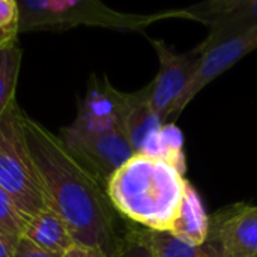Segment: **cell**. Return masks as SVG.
Wrapping results in <instances>:
<instances>
[{
    "instance_id": "obj_1",
    "label": "cell",
    "mask_w": 257,
    "mask_h": 257,
    "mask_svg": "<svg viewBox=\"0 0 257 257\" xmlns=\"http://www.w3.org/2000/svg\"><path fill=\"white\" fill-rule=\"evenodd\" d=\"M27 143L39 172L47 206L68 224L77 244L120 257L125 241L116 232L114 208L105 187L68 151L63 140L24 116Z\"/></svg>"
},
{
    "instance_id": "obj_2",
    "label": "cell",
    "mask_w": 257,
    "mask_h": 257,
    "mask_svg": "<svg viewBox=\"0 0 257 257\" xmlns=\"http://www.w3.org/2000/svg\"><path fill=\"white\" fill-rule=\"evenodd\" d=\"M188 181L167 163L134 155L107 182L114 211L151 232H170Z\"/></svg>"
},
{
    "instance_id": "obj_3",
    "label": "cell",
    "mask_w": 257,
    "mask_h": 257,
    "mask_svg": "<svg viewBox=\"0 0 257 257\" xmlns=\"http://www.w3.org/2000/svg\"><path fill=\"white\" fill-rule=\"evenodd\" d=\"M24 116L26 113L18 104L12 102L0 117V187L12 197L29 221L48 206L27 143Z\"/></svg>"
},
{
    "instance_id": "obj_4",
    "label": "cell",
    "mask_w": 257,
    "mask_h": 257,
    "mask_svg": "<svg viewBox=\"0 0 257 257\" xmlns=\"http://www.w3.org/2000/svg\"><path fill=\"white\" fill-rule=\"evenodd\" d=\"M173 18L199 21L208 27L206 38L196 47L203 54L221 42L257 26V0H206L172 9Z\"/></svg>"
},
{
    "instance_id": "obj_5",
    "label": "cell",
    "mask_w": 257,
    "mask_h": 257,
    "mask_svg": "<svg viewBox=\"0 0 257 257\" xmlns=\"http://www.w3.org/2000/svg\"><path fill=\"white\" fill-rule=\"evenodd\" d=\"M154 45L160 69L151 83V107L155 114L164 122H172L175 111L190 86L197 69L200 53L193 48L187 53L172 50L164 41L149 39Z\"/></svg>"
},
{
    "instance_id": "obj_6",
    "label": "cell",
    "mask_w": 257,
    "mask_h": 257,
    "mask_svg": "<svg viewBox=\"0 0 257 257\" xmlns=\"http://www.w3.org/2000/svg\"><path fill=\"white\" fill-rule=\"evenodd\" d=\"M62 140L78 163L104 187L108 179L136 155L122 130L105 134H75L63 128Z\"/></svg>"
},
{
    "instance_id": "obj_7",
    "label": "cell",
    "mask_w": 257,
    "mask_h": 257,
    "mask_svg": "<svg viewBox=\"0 0 257 257\" xmlns=\"http://www.w3.org/2000/svg\"><path fill=\"white\" fill-rule=\"evenodd\" d=\"M203 245L212 257H257V205H232L209 217Z\"/></svg>"
},
{
    "instance_id": "obj_8",
    "label": "cell",
    "mask_w": 257,
    "mask_h": 257,
    "mask_svg": "<svg viewBox=\"0 0 257 257\" xmlns=\"http://www.w3.org/2000/svg\"><path fill=\"white\" fill-rule=\"evenodd\" d=\"M125 93L116 90L104 77H90L86 95L80 101L75 120L66 126L75 134H105L123 131Z\"/></svg>"
},
{
    "instance_id": "obj_9",
    "label": "cell",
    "mask_w": 257,
    "mask_h": 257,
    "mask_svg": "<svg viewBox=\"0 0 257 257\" xmlns=\"http://www.w3.org/2000/svg\"><path fill=\"white\" fill-rule=\"evenodd\" d=\"M257 48V26L232 38L220 45L211 48L209 51L200 54V60L197 65V69L193 75V80L190 86L187 87L176 111L173 116V120L185 110V107L193 101V98L211 81H214L217 77H220L223 72H226L230 66H233L236 62H239L244 56L254 51ZM172 120V122H173Z\"/></svg>"
},
{
    "instance_id": "obj_10",
    "label": "cell",
    "mask_w": 257,
    "mask_h": 257,
    "mask_svg": "<svg viewBox=\"0 0 257 257\" xmlns=\"http://www.w3.org/2000/svg\"><path fill=\"white\" fill-rule=\"evenodd\" d=\"M164 122L151 107V83L143 89L125 93L123 131L136 155H143L163 128Z\"/></svg>"
},
{
    "instance_id": "obj_11",
    "label": "cell",
    "mask_w": 257,
    "mask_h": 257,
    "mask_svg": "<svg viewBox=\"0 0 257 257\" xmlns=\"http://www.w3.org/2000/svg\"><path fill=\"white\" fill-rule=\"evenodd\" d=\"M167 233L193 247H200L208 239L209 215L205 211L200 194L190 182L187 184L178 218Z\"/></svg>"
},
{
    "instance_id": "obj_12",
    "label": "cell",
    "mask_w": 257,
    "mask_h": 257,
    "mask_svg": "<svg viewBox=\"0 0 257 257\" xmlns=\"http://www.w3.org/2000/svg\"><path fill=\"white\" fill-rule=\"evenodd\" d=\"M24 238L54 254H63L77 244L65 220L50 208L27 221Z\"/></svg>"
},
{
    "instance_id": "obj_13",
    "label": "cell",
    "mask_w": 257,
    "mask_h": 257,
    "mask_svg": "<svg viewBox=\"0 0 257 257\" xmlns=\"http://www.w3.org/2000/svg\"><path fill=\"white\" fill-rule=\"evenodd\" d=\"M145 157L157 158L169 166L175 167L179 173L185 175L187 172V161L184 154V136L181 130L173 123L167 122L154 137L151 145L148 146Z\"/></svg>"
},
{
    "instance_id": "obj_14",
    "label": "cell",
    "mask_w": 257,
    "mask_h": 257,
    "mask_svg": "<svg viewBox=\"0 0 257 257\" xmlns=\"http://www.w3.org/2000/svg\"><path fill=\"white\" fill-rule=\"evenodd\" d=\"M134 233L152 257H212L205 245L193 247L184 244L167 232H151L145 229Z\"/></svg>"
},
{
    "instance_id": "obj_15",
    "label": "cell",
    "mask_w": 257,
    "mask_h": 257,
    "mask_svg": "<svg viewBox=\"0 0 257 257\" xmlns=\"http://www.w3.org/2000/svg\"><path fill=\"white\" fill-rule=\"evenodd\" d=\"M23 51L17 41L0 48V117L15 102V89Z\"/></svg>"
},
{
    "instance_id": "obj_16",
    "label": "cell",
    "mask_w": 257,
    "mask_h": 257,
    "mask_svg": "<svg viewBox=\"0 0 257 257\" xmlns=\"http://www.w3.org/2000/svg\"><path fill=\"white\" fill-rule=\"evenodd\" d=\"M26 224L27 220L17 203L0 187V239L11 253L24 236Z\"/></svg>"
},
{
    "instance_id": "obj_17",
    "label": "cell",
    "mask_w": 257,
    "mask_h": 257,
    "mask_svg": "<svg viewBox=\"0 0 257 257\" xmlns=\"http://www.w3.org/2000/svg\"><path fill=\"white\" fill-rule=\"evenodd\" d=\"M20 24V5L14 0H0V30L17 33Z\"/></svg>"
},
{
    "instance_id": "obj_18",
    "label": "cell",
    "mask_w": 257,
    "mask_h": 257,
    "mask_svg": "<svg viewBox=\"0 0 257 257\" xmlns=\"http://www.w3.org/2000/svg\"><path fill=\"white\" fill-rule=\"evenodd\" d=\"M62 254H54L50 251L42 250L41 247H38L36 244H33L32 241H29L27 238H21L20 242L17 244V247L12 250L11 257H60Z\"/></svg>"
},
{
    "instance_id": "obj_19",
    "label": "cell",
    "mask_w": 257,
    "mask_h": 257,
    "mask_svg": "<svg viewBox=\"0 0 257 257\" xmlns=\"http://www.w3.org/2000/svg\"><path fill=\"white\" fill-rule=\"evenodd\" d=\"M120 257H152L149 250L145 247V244L136 236V233L133 232L126 239H125V245L123 250L120 253Z\"/></svg>"
},
{
    "instance_id": "obj_20",
    "label": "cell",
    "mask_w": 257,
    "mask_h": 257,
    "mask_svg": "<svg viewBox=\"0 0 257 257\" xmlns=\"http://www.w3.org/2000/svg\"><path fill=\"white\" fill-rule=\"evenodd\" d=\"M60 257H107L101 250L87 247L83 244H74L66 253H63Z\"/></svg>"
},
{
    "instance_id": "obj_21",
    "label": "cell",
    "mask_w": 257,
    "mask_h": 257,
    "mask_svg": "<svg viewBox=\"0 0 257 257\" xmlns=\"http://www.w3.org/2000/svg\"><path fill=\"white\" fill-rule=\"evenodd\" d=\"M17 41V33L12 32H6V30H0V48L5 45H9L12 42Z\"/></svg>"
},
{
    "instance_id": "obj_22",
    "label": "cell",
    "mask_w": 257,
    "mask_h": 257,
    "mask_svg": "<svg viewBox=\"0 0 257 257\" xmlns=\"http://www.w3.org/2000/svg\"><path fill=\"white\" fill-rule=\"evenodd\" d=\"M0 257H11V251L8 250V247L2 239H0Z\"/></svg>"
}]
</instances>
